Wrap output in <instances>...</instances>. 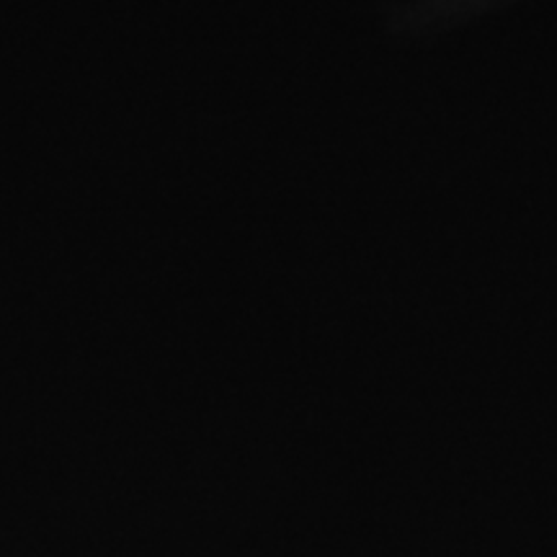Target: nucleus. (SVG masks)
I'll return each instance as SVG.
<instances>
[]
</instances>
